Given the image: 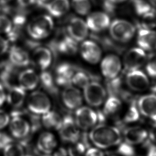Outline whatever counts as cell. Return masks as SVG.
Listing matches in <instances>:
<instances>
[{"instance_id":"7402d4cb","label":"cell","mask_w":156,"mask_h":156,"mask_svg":"<svg viewBox=\"0 0 156 156\" xmlns=\"http://www.w3.org/2000/svg\"><path fill=\"white\" fill-rule=\"evenodd\" d=\"M9 61L16 67H26L30 65V60L28 53L21 48L13 46L9 53Z\"/></svg>"},{"instance_id":"30bf717a","label":"cell","mask_w":156,"mask_h":156,"mask_svg":"<svg viewBox=\"0 0 156 156\" xmlns=\"http://www.w3.org/2000/svg\"><path fill=\"white\" fill-rule=\"evenodd\" d=\"M125 80L128 87L136 92L145 91L150 84L147 76L139 69L127 72Z\"/></svg>"},{"instance_id":"f6af8a7d","label":"cell","mask_w":156,"mask_h":156,"mask_svg":"<svg viewBox=\"0 0 156 156\" xmlns=\"http://www.w3.org/2000/svg\"><path fill=\"white\" fill-rule=\"evenodd\" d=\"M18 4L22 8H26L34 4L36 0H17Z\"/></svg>"},{"instance_id":"5bb4252c","label":"cell","mask_w":156,"mask_h":156,"mask_svg":"<svg viewBox=\"0 0 156 156\" xmlns=\"http://www.w3.org/2000/svg\"><path fill=\"white\" fill-rule=\"evenodd\" d=\"M83 59L89 63H97L101 57L102 52L99 46L92 41H85L80 48Z\"/></svg>"},{"instance_id":"f1b7e54d","label":"cell","mask_w":156,"mask_h":156,"mask_svg":"<svg viewBox=\"0 0 156 156\" xmlns=\"http://www.w3.org/2000/svg\"><path fill=\"white\" fill-rule=\"evenodd\" d=\"M122 102L120 99L115 95H110L104 105V112L106 115H113L120 109Z\"/></svg>"},{"instance_id":"277c9868","label":"cell","mask_w":156,"mask_h":156,"mask_svg":"<svg viewBox=\"0 0 156 156\" xmlns=\"http://www.w3.org/2000/svg\"><path fill=\"white\" fill-rule=\"evenodd\" d=\"M27 105L30 112L35 115H43L51 109L50 100L46 94L41 91L31 93L28 98Z\"/></svg>"},{"instance_id":"681fc988","label":"cell","mask_w":156,"mask_h":156,"mask_svg":"<svg viewBox=\"0 0 156 156\" xmlns=\"http://www.w3.org/2000/svg\"><path fill=\"white\" fill-rule=\"evenodd\" d=\"M68 155L67 150L63 148H61L55 152L53 156H67Z\"/></svg>"},{"instance_id":"b9f144b4","label":"cell","mask_w":156,"mask_h":156,"mask_svg":"<svg viewBox=\"0 0 156 156\" xmlns=\"http://www.w3.org/2000/svg\"><path fill=\"white\" fill-rule=\"evenodd\" d=\"M8 49V41L0 36V56L6 52Z\"/></svg>"},{"instance_id":"c3c4849f","label":"cell","mask_w":156,"mask_h":156,"mask_svg":"<svg viewBox=\"0 0 156 156\" xmlns=\"http://www.w3.org/2000/svg\"><path fill=\"white\" fill-rule=\"evenodd\" d=\"M52 1V0H36L35 3L37 6L44 8L45 6H46L47 4H49Z\"/></svg>"},{"instance_id":"cb8c5ba5","label":"cell","mask_w":156,"mask_h":156,"mask_svg":"<svg viewBox=\"0 0 156 156\" xmlns=\"http://www.w3.org/2000/svg\"><path fill=\"white\" fill-rule=\"evenodd\" d=\"M33 59L36 65L42 70H46L51 65L52 60V55L51 51L44 47L36 48L33 53Z\"/></svg>"},{"instance_id":"e575fe53","label":"cell","mask_w":156,"mask_h":156,"mask_svg":"<svg viewBox=\"0 0 156 156\" xmlns=\"http://www.w3.org/2000/svg\"><path fill=\"white\" fill-rule=\"evenodd\" d=\"M140 112L135 104H132L129 107L125 115L124 120L127 123L135 122L139 119Z\"/></svg>"},{"instance_id":"8992f818","label":"cell","mask_w":156,"mask_h":156,"mask_svg":"<svg viewBox=\"0 0 156 156\" xmlns=\"http://www.w3.org/2000/svg\"><path fill=\"white\" fill-rule=\"evenodd\" d=\"M61 140L66 143L75 144L80 137L79 128L71 116H65L59 130Z\"/></svg>"},{"instance_id":"816d5d0a","label":"cell","mask_w":156,"mask_h":156,"mask_svg":"<svg viewBox=\"0 0 156 156\" xmlns=\"http://www.w3.org/2000/svg\"><path fill=\"white\" fill-rule=\"evenodd\" d=\"M10 1H11V0H0V3L6 4V3L9 2Z\"/></svg>"},{"instance_id":"9c48e42d","label":"cell","mask_w":156,"mask_h":156,"mask_svg":"<svg viewBox=\"0 0 156 156\" xmlns=\"http://www.w3.org/2000/svg\"><path fill=\"white\" fill-rule=\"evenodd\" d=\"M98 116L96 112L87 107H80L76 110L75 121L79 129L87 130L94 127Z\"/></svg>"},{"instance_id":"f35d334b","label":"cell","mask_w":156,"mask_h":156,"mask_svg":"<svg viewBox=\"0 0 156 156\" xmlns=\"http://www.w3.org/2000/svg\"><path fill=\"white\" fill-rule=\"evenodd\" d=\"M146 70L150 76L156 78V58L148 62L146 66Z\"/></svg>"},{"instance_id":"52a82bcc","label":"cell","mask_w":156,"mask_h":156,"mask_svg":"<svg viewBox=\"0 0 156 156\" xmlns=\"http://www.w3.org/2000/svg\"><path fill=\"white\" fill-rule=\"evenodd\" d=\"M31 131L30 122L22 117L20 112L12 114L10 121V131L13 137L17 139H23L28 136Z\"/></svg>"},{"instance_id":"e0dca14e","label":"cell","mask_w":156,"mask_h":156,"mask_svg":"<svg viewBox=\"0 0 156 156\" xmlns=\"http://www.w3.org/2000/svg\"><path fill=\"white\" fill-rule=\"evenodd\" d=\"M87 24L89 29L93 32H101L109 26L110 19L105 13L96 12L89 15L87 18Z\"/></svg>"},{"instance_id":"ac0fdd59","label":"cell","mask_w":156,"mask_h":156,"mask_svg":"<svg viewBox=\"0 0 156 156\" xmlns=\"http://www.w3.org/2000/svg\"><path fill=\"white\" fill-rule=\"evenodd\" d=\"M75 70L74 66L70 63H62L59 65L55 70V82L61 87H66L71 85L72 78Z\"/></svg>"},{"instance_id":"83f0119b","label":"cell","mask_w":156,"mask_h":156,"mask_svg":"<svg viewBox=\"0 0 156 156\" xmlns=\"http://www.w3.org/2000/svg\"><path fill=\"white\" fill-rule=\"evenodd\" d=\"M58 49L65 55H74L78 50L77 42L69 36H65L59 42Z\"/></svg>"},{"instance_id":"f546056e","label":"cell","mask_w":156,"mask_h":156,"mask_svg":"<svg viewBox=\"0 0 156 156\" xmlns=\"http://www.w3.org/2000/svg\"><path fill=\"white\" fill-rule=\"evenodd\" d=\"M40 77V82L46 90L51 93H55L57 91L55 85V80L49 72L44 70Z\"/></svg>"},{"instance_id":"603a6c76","label":"cell","mask_w":156,"mask_h":156,"mask_svg":"<svg viewBox=\"0 0 156 156\" xmlns=\"http://www.w3.org/2000/svg\"><path fill=\"white\" fill-rule=\"evenodd\" d=\"M57 146V140L55 135L50 132H43L38 137L37 148L38 151L44 154H50Z\"/></svg>"},{"instance_id":"ba28073f","label":"cell","mask_w":156,"mask_h":156,"mask_svg":"<svg viewBox=\"0 0 156 156\" xmlns=\"http://www.w3.org/2000/svg\"><path fill=\"white\" fill-rule=\"evenodd\" d=\"M147 60L145 51L140 48L130 49L125 55L123 58V66L127 72L139 69Z\"/></svg>"},{"instance_id":"4dcf8cb0","label":"cell","mask_w":156,"mask_h":156,"mask_svg":"<svg viewBox=\"0 0 156 156\" xmlns=\"http://www.w3.org/2000/svg\"><path fill=\"white\" fill-rule=\"evenodd\" d=\"M135 12L142 17L156 9L151 4L144 0H131Z\"/></svg>"},{"instance_id":"4fadbf2b","label":"cell","mask_w":156,"mask_h":156,"mask_svg":"<svg viewBox=\"0 0 156 156\" xmlns=\"http://www.w3.org/2000/svg\"><path fill=\"white\" fill-rule=\"evenodd\" d=\"M62 100L68 109L77 110L82 104V95L77 88L69 85L65 87L62 91Z\"/></svg>"},{"instance_id":"ab89813d","label":"cell","mask_w":156,"mask_h":156,"mask_svg":"<svg viewBox=\"0 0 156 156\" xmlns=\"http://www.w3.org/2000/svg\"><path fill=\"white\" fill-rule=\"evenodd\" d=\"M12 142V139L9 135L0 132V150L3 149L5 146Z\"/></svg>"},{"instance_id":"7c38bea8","label":"cell","mask_w":156,"mask_h":156,"mask_svg":"<svg viewBox=\"0 0 156 156\" xmlns=\"http://www.w3.org/2000/svg\"><path fill=\"white\" fill-rule=\"evenodd\" d=\"M67 28L69 36L77 42L84 40L89 34L87 23L78 17H73L70 19Z\"/></svg>"},{"instance_id":"d6a6232c","label":"cell","mask_w":156,"mask_h":156,"mask_svg":"<svg viewBox=\"0 0 156 156\" xmlns=\"http://www.w3.org/2000/svg\"><path fill=\"white\" fill-rule=\"evenodd\" d=\"M72 6L76 12L83 16L88 14L91 10L90 0H72Z\"/></svg>"},{"instance_id":"9a60e30c","label":"cell","mask_w":156,"mask_h":156,"mask_svg":"<svg viewBox=\"0 0 156 156\" xmlns=\"http://www.w3.org/2000/svg\"><path fill=\"white\" fill-rule=\"evenodd\" d=\"M137 108L141 114L156 122V94H147L140 98Z\"/></svg>"},{"instance_id":"44dd1931","label":"cell","mask_w":156,"mask_h":156,"mask_svg":"<svg viewBox=\"0 0 156 156\" xmlns=\"http://www.w3.org/2000/svg\"><path fill=\"white\" fill-rule=\"evenodd\" d=\"M1 66L0 80L2 84L8 88L15 86L16 78L18 79L17 70L16 67L9 61V62L2 63Z\"/></svg>"},{"instance_id":"74e56055","label":"cell","mask_w":156,"mask_h":156,"mask_svg":"<svg viewBox=\"0 0 156 156\" xmlns=\"http://www.w3.org/2000/svg\"><path fill=\"white\" fill-rule=\"evenodd\" d=\"M10 122V117L6 112L2 110H0V129H4V127Z\"/></svg>"},{"instance_id":"ffe728a7","label":"cell","mask_w":156,"mask_h":156,"mask_svg":"<svg viewBox=\"0 0 156 156\" xmlns=\"http://www.w3.org/2000/svg\"><path fill=\"white\" fill-rule=\"evenodd\" d=\"M19 86L25 91L33 90L40 83V77L32 69H27L21 72L18 75Z\"/></svg>"},{"instance_id":"6da1fadb","label":"cell","mask_w":156,"mask_h":156,"mask_svg":"<svg viewBox=\"0 0 156 156\" xmlns=\"http://www.w3.org/2000/svg\"><path fill=\"white\" fill-rule=\"evenodd\" d=\"M89 139L98 148L107 149L119 145L122 136L116 127L102 124L93 127L89 134Z\"/></svg>"},{"instance_id":"f5cc1de1","label":"cell","mask_w":156,"mask_h":156,"mask_svg":"<svg viewBox=\"0 0 156 156\" xmlns=\"http://www.w3.org/2000/svg\"><path fill=\"white\" fill-rule=\"evenodd\" d=\"M42 156H52L51 155H49V154H43Z\"/></svg>"},{"instance_id":"d590c367","label":"cell","mask_w":156,"mask_h":156,"mask_svg":"<svg viewBox=\"0 0 156 156\" xmlns=\"http://www.w3.org/2000/svg\"><path fill=\"white\" fill-rule=\"evenodd\" d=\"M13 23L5 15H0V33L8 35L12 30Z\"/></svg>"},{"instance_id":"3957f363","label":"cell","mask_w":156,"mask_h":156,"mask_svg":"<svg viewBox=\"0 0 156 156\" xmlns=\"http://www.w3.org/2000/svg\"><path fill=\"white\" fill-rule=\"evenodd\" d=\"M109 26L110 35L115 40L119 42H128L135 35V26L123 19L115 20Z\"/></svg>"},{"instance_id":"d6986e66","label":"cell","mask_w":156,"mask_h":156,"mask_svg":"<svg viewBox=\"0 0 156 156\" xmlns=\"http://www.w3.org/2000/svg\"><path fill=\"white\" fill-rule=\"evenodd\" d=\"M123 136L126 142L133 146L146 141L149 136V133L141 127H130L125 129Z\"/></svg>"},{"instance_id":"484cf974","label":"cell","mask_w":156,"mask_h":156,"mask_svg":"<svg viewBox=\"0 0 156 156\" xmlns=\"http://www.w3.org/2000/svg\"><path fill=\"white\" fill-rule=\"evenodd\" d=\"M69 6V0H52L44 8L53 17H60L67 12Z\"/></svg>"},{"instance_id":"7bdbcfd3","label":"cell","mask_w":156,"mask_h":156,"mask_svg":"<svg viewBox=\"0 0 156 156\" xmlns=\"http://www.w3.org/2000/svg\"><path fill=\"white\" fill-rule=\"evenodd\" d=\"M85 156H105L104 152L96 148H89L85 153Z\"/></svg>"},{"instance_id":"4316f807","label":"cell","mask_w":156,"mask_h":156,"mask_svg":"<svg viewBox=\"0 0 156 156\" xmlns=\"http://www.w3.org/2000/svg\"><path fill=\"white\" fill-rule=\"evenodd\" d=\"M62 122V118L56 112L50 110L43 115L42 122L43 125L48 129L59 130Z\"/></svg>"},{"instance_id":"8d00e7d4","label":"cell","mask_w":156,"mask_h":156,"mask_svg":"<svg viewBox=\"0 0 156 156\" xmlns=\"http://www.w3.org/2000/svg\"><path fill=\"white\" fill-rule=\"evenodd\" d=\"M117 152L122 156H134L135 154V149L133 146L126 142L119 144Z\"/></svg>"},{"instance_id":"836d02e7","label":"cell","mask_w":156,"mask_h":156,"mask_svg":"<svg viewBox=\"0 0 156 156\" xmlns=\"http://www.w3.org/2000/svg\"><path fill=\"white\" fill-rule=\"evenodd\" d=\"M90 82V78L88 75L82 71L75 72L72 78V84L82 89H84L85 87Z\"/></svg>"},{"instance_id":"60d3db41","label":"cell","mask_w":156,"mask_h":156,"mask_svg":"<svg viewBox=\"0 0 156 156\" xmlns=\"http://www.w3.org/2000/svg\"><path fill=\"white\" fill-rule=\"evenodd\" d=\"M115 3L110 2L107 0H104V7L108 13L110 14L114 13L115 11L116 10V5Z\"/></svg>"},{"instance_id":"ee69618b","label":"cell","mask_w":156,"mask_h":156,"mask_svg":"<svg viewBox=\"0 0 156 156\" xmlns=\"http://www.w3.org/2000/svg\"><path fill=\"white\" fill-rule=\"evenodd\" d=\"M149 137L152 142V144H156V122L153 125L150 132L149 133Z\"/></svg>"},{"instance_id":"5b68a950","label":"cell","mask_w":156,"mask_h":156,"mask_svg":"<svg viewBox=\"0 0 156 156\" xmlns=\"http://www.w3.org/2000/svg\"><path fill=\"white\" fill-rule=\"evenodd\" d=\"M84 89V97L89 105L98 107L101 105L105 100L107 92L99 83H89Z\"/></svg>"},{"instance_id":"db71d44e","label":"cell","mask_w":156,"mask_h":156,"mask_svg":"<svg viewBox=\"0 0 156 156\" xmlns=\"http://www.w3.org/2000/svg\"><path fill=\"white\" fill-rule=\"evenodd\" d=\"M25 156H33L32 155H30V154H25Z\"/></svg>"},{"instance_id":"7dc6e473","label":"cell","mask_w":156,"mask_h":156,"mask_svg":"<svg viewBox=\"0 0 156 156\" xmlns=\"http://www.w3.org/2000/svg\"><path fill=\"white\" fill-rule=\"evenodd\" d=\"M147 156H156V144H152L149 146Z\"/></svg>"},{"instance_id":"d4e9b609","label":"cell","mask_w":156,"mask_h":156,"mask_svg":"<svg viewBox=\"0 0 156 156\" xmlns=\"http://www.w3.org/2000/svg\"><path fill=\"white\" fill-rule=\"evenodd\" d=\"M6 99L8 104L15 108L22 106L26 98V91L18 85L9 88Z\"/></svg>"},{"instance_id":"bcb514c9","label":"cell","mask_w":156,"mask_h":156,"mask_svg":"<svg viewBox=\"0 0 156 156\" xmlns=\"http://www.w3.org/2000/svg\"><path fill=\"white\" fill-rule=\"evenodd\" d=\"M6 100V94L4 91L3 87L0 83V107H1Z\"/></svg>"},{"instance_id":"1f68e13d","label":"cell","mask_w":156,"mask_h":156,"mask_svg":"<svg viewBox=\"0 0 156 156\" xmlns=\"http://www.w3.org/2000/svg\"><path fill=\"white\" fill-rule=\"evenodd\" d=\"M3 150L4 156H25L26 154L25 147L23 144L13 142L5 146Z\"/></svg>"},{"instance_id":"8fae6325","label":"cell","mask_w":156,"mask_h":156,"mask_svg":"<svg viewBox=\"0 0 156 156\" xmlns=\"http://www.w3.org/2000/svg\"><path fill=\"white\" fill-rule=\"evenodd\" d=\"M121 69L122 62L116 55H108L101 63L102 73L108 80L118 77Z\"/></svg>"},{"instance_id":"f907efd6","label":"cell","mask_w":156,"mask_h":156,"mask_svg":"<svg viewBox=\"0 0 156 156\" xmlns=\"http://www.w3.org/2000/svg\"><path fill=\"white\" fill-rule=\"evenodd\" d=\"M107 1H109L110 2H112V3H115V4H116V3H119L124 2V1H126V0H107Z\"/></svg>"},{"instance_id":"7a4b0ae2","label":"cell","mask_w":156,"mask_h":156,"mask_svg":"<svg viewBox=\"0 0 156 156\" xmlns=\"http://www.w3.org/2000/svg\"><path fill=\"white\" fill-rule=\"evenodd\" d=\"M54 27L52 19L49 15L36 17L28 23L27 28L30 36L36 40L46 38L51 34Z\"/></svg>"},{"instance_id":"2e32d148","label":"cell","mask_w":156,"mask_h":156,"mask_svg":"<svg viewBox=\"0 0 156 156\" xmlns=\"http://www.w3.org/2000/svg\"><path fill=\"white\" fill-rule=\"evenodd\" d=\"M137 43L139 48L144 50H156V32L149 28L139 26Z\"/></svg>"}]
</instances>
